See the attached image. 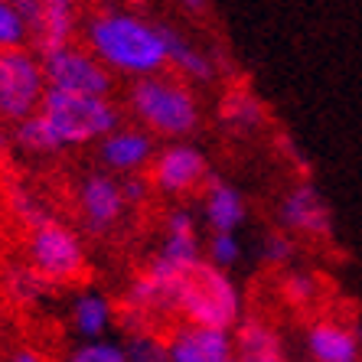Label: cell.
<instances>
[{
    "mask_svg": "<svg viewBox=\"0 0 362 362\" xmlns=\"http://www.w3.org/2000/svg\"><path fill=\"white\" fill-rule=\"evenodd\" d=\"M26 23L23 13L17 10V4L0 0V52H13V49H26Z\"/></svg>",
    "mask_w": 362,
    "mask_h": 362,
    "instance_id": "cell-25",
    "label": "cell"
},
{
    "mask_svg": "<svg viewBox=\"0 0 362 362\" xmlns=\"http://www.w3.org/2000/svg\"><path fill=\"white\" fill-rule=\"evenodd\" d=\"M147 180L163 196H189L206 186L209 160H206V153L196 144L177 141L163 147V151H157V157L151 160V177Z\"/></svg>",
    "mask_w": 362,
    "mask_h": 362,
    "instance_id": "cell-11",
    "label": "cell"
},
{
    "mask_svg": "<svg viewBox=\"0 0 362 362\" xmlns=\"http://www.w3.org/2000/svg\"><path fill=\"white\" fill-rule=\"evenodd\" d=\"M88 52L108 72L151 78L167 69V26L153 23L137 10L105 7L85 20Z\"/></svg>",
    "mask_w": 362,
    "mask_h": 362,
    "instance_id": "cell-1",
    "label": "cell"
},
{
    "mask_svg": "<svg viewBox=\"0 0 362 362\" xmlns=\"http://www.w3.org/2000/svg\"><path fill=\"white\" fill-rule=\"evenodd\" d=\"M242 258V245H238L235 235H212L209 245H206V262L212 268H232V264Z\"/></svg>",
    "mask_w": 362,
    "mask_h": 362,
    "instance_id": "cell-29",
    "label": "cell"
},
{
    "mask_svg": "<svg viewBox=\"0 0 362 362\" xmlns=\"http://www.w3.org/2000/svg\"><path fill=\"white\" fill-rule=\"evenodd\" d=\"M202 219L212 228V235H235V228L245 222V199L232 183L209 173L202 186Z\"/></svg>",
    "mask_w": 362,
    "mask_h": 362,
    "instance_id": "cell-16",
    "label": "cell"
},
{
    "mask_svg": "<svg viewBox=\"0 0 362 362\" xmlns=\"http://www.w3.org/2000/svg\"><path fill=\"white\" fill-rule=\"evenodd\" d=\"M310 362H359L362 339L353 327L339 320H313L303 333Z\"/></svg>",
    "mask_w": 362,
    "mask_h": 362,
    "instance_id": "cell-15",
    "label": "cell"
},
{
    "mask_svg": "<svg viewBox=\"0 0 362 362\" xmlns=\"http://www.w3.org/2000/svg\"><path fill=\"white\" fill-rule=\"evenodd\" d=\"M167 66H173L183 76V82H202L209 85L216 78V62L209 59V52H202L196 42H189L183 33L167 26Z\"/></svg>",
    "mask_w": 362,
    "mask_h": 362,
    "instance_id": "cell-19",
    "label": "cell"
},
{
    "mask_svg": "<svg viewBox=\"0 0 362 362\" xmlns=\"http://www.w3.org/2000/svg\"><path fill=\"white\" fill-rule=\"evenodd\" d=\"M40 118L52 127L59 147H82L92 141H105L111 131H118V108L108 98H85V95H42Z\"/></svg>",
    "mask_w": 362,
    "mask_h": 362,
    "instance_id": "cell-4",
    "label": "cell"
},
{
    "mask_svg": "<svg viewBox=\"0 0 362 362\" xmlns=\"http://www.w3.org/2000/svg\"><path fill=\"white\" fill-rule=\"evenodd\" d=\"M69 317H72V329H76L78 337L85 343H95V339H101L108 333L111 323L118 320V310H115V303L105 294L88 291V294H78L72 300V313Z\"/></svg>",
    "mask_w": 362,
    "mask_h": 362,
    "instance_id": "cell-18",
    "label": "cell"
},
{
    "mask_svg": "<svg viewBox=\"0 0 362 362\" xmlns=\"http://www.w3.org/2000/svg\"><path fill=\"white\" fill-rule=\"evenodd\" d=\"M177 317L189 327H206V329H232L242 323V291L228 271L212 268L202 258L196 268L186 271V278L177 287Z\"/></svg>",
    "mask_w": 362,
    "mask_h": 362,
    "instance_id": "cell-2",
    "label": "cell"
},
{
    "mask_svg": "<svg viewBox=\"0 0 362 362\" xmlns=\"http://www.w3.org/2000/svg\"><path fill=\"white\" fill-rule=\"evenodd\" d=\"M26 258H30V268L40 274L46 284H72V281L82 278L85 271V248L82 238L59 222L56 216L46 219L42 226L30 228V238H26Z\"/></svg>",
    "mask_w": 362,
    "mask_h": 362,
    "instance_id": "cell-5",
    "label": "cell"
},
{
    "mask_svg": "<svg viewBox=\"0 0 362 362\" xmlns=\"http://www.w3.org/2000/svg\"><path fill=\"white\" fill-rule=\"evenodd\" d=\"M199 252L202 248H199V226H196V216L180 206V209H173L167 216L160 252L151 258V264L144 268V274L177 294V287H180V281L186 278V271L196 268V264L202 262Z\"/></svg>",
    "mask_w": 362,
    "mask_h": 362,
    "instance_id": "cell-7",
    "label": "cell"
},
{
    "mask_svg": "<svg viewBox=\"0 0 362 362\" xmlns=\"http://www.w3.org/2000/svg\"><path fill=\"white\" fill-rule=\"evenodd\" d=\"M0 144H4V134H0Z\"/></svg>",
    "mask_w": 362,
    "mask_h": 362,
    "instance_id": "cell-33",
    "label": "cell"
},
{
    "mask_svg": "<svg viewBox=\"0 0 362 362\" xmlns=\"http://www.w3.org/2000/svg\"><path fill=\"white\" fill-rule=\"evenodd\" d=\"M124 196H121V183L108 173H88L78 183V212L82 222L92 235H105L108 228L118 226L124 216Z\"/></svg>",
    "mask_w": 362,
    "mask_h": 362,
    "instance_id": "cell-12",
    "label": "cell"
},
{
    "mask_svg": "<svg viewBox=\"0 0 362 362\" xmlns=\"http://www.w3.org/2000/svg\"><path fill=\"white\" fill-rule=\"evenodd\" d=\"M0 216H4V199H0Z\"/></svg>",
    "mask_w": 362,
    "mask_h": 362,
    "instance_id": "cell-32",
    "label": "cell"
},
{
    "mask_svg": "<svg viewBox=\"0 0 362 362\" xmlns=\"http://www.w3.org/2000/svg\"><path fill=\"white\" fill-rule=\"evenodd\" d=\"M127 101L147 134L153 131L163 137H189L199 127V101L183 78H137L127 92Z\"/></svg>",
    "mask_w": 362,
    "mask_h": 362,
    "instance_id": "cell-3",
    "label": "cell"
},
{
    "mask_svg": "<svg viewBox=\"0 0 362 362\" xmlns=\"http://www.w3.org/2000/svg\"><path fill=\"white\" fill-rule=\"evenodd\" d=\"M278 294L281 300L291 307V310H307L317 303V294H320V281L307 274V271H284L278 281Z\"/></svg>",
    "mask_w": 362,
    "mask_h": 362,
    "instance_id": "cell-24",
    "label": "cell"
},
{
    "mask_svg": "<svg viewBox=\"0 0 362 362\" xmlns=\"http://www.w3.org/2000/svg\"><path fill=\"white\" fill-rule=\"evenodd\" d=\"M98 157L108 170L131 177V173H141L144 167H151V160L157 157V147L144 127H118L105 141H98Z\"/></svg>",
    "mask_w": 362,
    "mask_h": 362,
    "instance_id": "cell-14",
    "label": "cell"
},
{
    "mask_svg": "<svg viewBox=\"0 0 362 362\" xmlns=\"http://www.w3.org/2000/svg\"><path fill=\"white\" fill-rule=\"evenodd\" d=\"M0 287H4V294L13 303H33L49 291V284H46L30 264H10V268L0 274Z\"/></svg>",
    "mask_w": 362,
    "mask_h": 362,
    "instance_id": "cell-22",
    "label": "cell"
},
{
    "mask_svg": "<svg viewBox=\"0 0 362 362\" xmlns=\"http://www.w3.org/2000/svg\"><path fill=\"white\" fill-rule=\"evenodd\" d=\"M4 209L13 212V219L20 222V226L26 228H36L42 226L46 219H52V212L42 206V199L30 189V186L23 183H10L7 189H4Z\"/></svg>",
    "mask_w": 362,
    "mask_h": 362,
    "instance_id": "cell-21",
    "label": "cell"
},
{
    "mask_svg": "<svg viewBox=\"0 0 362 362\" xmlns=\"http://www.w3.org/2000/svg\"><path fill=\"white\" fill-rule=\"evenodd\" d=\"M0 362H49V359H46V353L36 349V346H17L13 353H7Z\"/></svg>",
    "mask_w": 362,
    "mask_h": 362,
    "instance_id": "cell-31",
    "label": "cell"
},
{
    "mask_svg": "<svg viewBox=\"0 0 362 362\" xmlns=\"http://www.w3.org/2000/svg\"><path fill=\"white\" fill-rule=\"evenodd\" d=\"M232 333H235L232 339H235L238 362H291L281 333L262 317H242Z\"/></svg>",
    "mask_w": 362,
    "mask_h": 362,
    "instance_id": "cell-17",
    "label": "cell"
},
{
    "mask_svg": "<svg viewBox=\"0 0 362 362\" xmlns=\"http://www.w3.org/2000/svg\"><path fill=\"white\" fill-rule=\"evenodd\" d=\"M167 356L170 362H238L232 333L189 327V323H180L170 329Z\"/></svg>",
    "mask_w": 362,
    "mask_h": 362,
    "instance_id": "cell-13",
    "label": "cell"
},
{
    "mask_svg": "<svg viewBox=\"0 0 362 362\" xmlns=\"http://www.w3.org/2000/svg\"><path fill=\"white\" fill-rule=\"evenodd\" d=\"M121 183V196H124V206H141V202H147V196H151V180L141 177V173H131V177L118 180Z\"/></svg>",
    "mask_w": 362,
    "mask_h": 362,
    "instance_id": "cell-30",
    "label": "cell"
},
{
    "mask_svg": "<svg viewBox=\"0 0 362 362\" xmlns=\"http://www.w3.org/2000/svg\"><path fill=\"white\" fill-rule=\"evenodd\" d=\"M46 95L42 62L33 49L0 52V121L20 124L33 118Z\"/></svg>",
    "mask_w": 362,
    "mask_h": 362,
    "instance_id": "cell-6",
    "label": "cell"
},
{
    "mask_svg": "<svg viewBox=\"0 0 362 362\" xmlns=\"http://www.w3.org/2000/svg\"><path fill=\"white\" fill-rule=\"evenodd\" d=\"M281 232L297 242H329L333 238V209L313 183H297L278 206Z\"/></svg>",
    "mask_w": 362,
    "mask_h": 362,
    "instance_id": "cell-10",
    "label": "cell"
},
{
    "mask_svg": "<svg viewBox=\"0 0 362 362\" xmlns=\"http://www.w3.org/2000/svg\"><path fill=\"white\" fill-rule=\"evenodd\" d=\"M17 10L23 13L33 56L46 59L66 46H76L78 7L72 0H17Z\"/></svg>",
    "mask_w": 362,
    "mask_h": 362,
    "instance_id": "cell-9",
    "label": "cell"
},
{
    "mask_svg": "<svg viewBox=\"0 0 362 362\" xmlns=\"http://www.w3.org/2000/svg\"><path fill=\"white\" fill-rule=\"evenodd\" d=\"M124 359L127 362H170L167 339H160V333H134L124 343Z\"/></svg>",
    "mask_w": 362,
    "mask_h": 362,
    "instance_id": "cell-26",
    "label": "cell"
},
{
    "mask_svg": "<svg viewBox=\"0 0 362 362\" xmlns=\"http://www.w3.org/2000/svg\"><path fill=\"white\" fill-rule=\"evenodd\" d=\"M219 118L235 131H262L264 121H268V111H264L262 98L248 88H228L219 101Z\"/></svg>",
    "mask_w": 362,
    "mask_h": 362,
    "instance_id": "cell-20",
    "label": "cell"
},
{
    "mask_svg": "<svg viewBox=\"0 0 362 362\" xmlns=\"http://www.w3.org/2000/svg\"><path fill=\"white\" fill-rule=\"evenodd\" d=\"M13 144H17L20 151L40 153V157L62 151L59 141H56V134H52V127L40 118V111H36L33 118H26V121H20V124H13Z\"/></svg>",
    "mask_w": 362,
    "mask_h": 362,
    "instance_id": "cell-23",
    "label": "cell"
},
{
    "mask_svg": "<svg viewBox=\"0 0 362 362\" xmlns=\"http://www.w3.org/2000/svg\"><path fill=\"white\" fill-rule=\"evenodd\" d=\"M66 362H127V359H124V346L108 343V339H95V343L76 346Z\"/></svg>",
    "mask_w": 362,
    "mask_h": 362,
    "instance_id": "cell-28",
    "label": "cell"
},
{
    "mask_svg": "<svg viewBox=\"0 0 362 362\" xmlns=\"http://www.w3.org/2000/svg\"><path fill=\"white\" fill-rule=\"evenodd\" d=\"M42 62V78L49 92L62 95H85V98H108L115 88V78L88 49L82 46H66L52 52Z\"/></svg>",
    "mask_w": 362,
    "mask_h": 362,
    "instance_id": "cell-8",
    "label": "cell"
},
{
    "mask_svg": "<svg viewBox=\"0 0 362 362\" xmlns=\"http://www.w3.org/2000/svg\"><path fill=\"white\" fill-rule=\"evenodd\" d=\"M297 238H291L287 232H281V228H271L268 235H264V245H262V255L264 262L274 264V268H287V264L294 262L297 255Z\"/></svg>",
    "mask_w": 362,
    "mask_h": 362,
    "instance_id": "cell-27",
    "label": "cell"
}]
</instances>
